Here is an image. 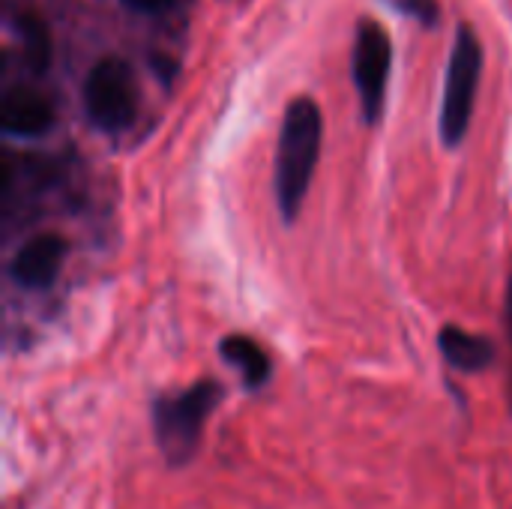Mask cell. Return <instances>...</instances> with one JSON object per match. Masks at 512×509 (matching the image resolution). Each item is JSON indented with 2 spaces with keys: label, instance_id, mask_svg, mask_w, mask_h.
<instances>
[{
  "label": "cell",
  "instance_id": "6da1fadb",
  "mask_svg": "<svg viewBox=\"0 0 512 509\" xmlns=\"http://www.w3.org/2000/svg\"><path fill=\"white\" fill-rule=\"evenodd\" d=\"M324 120L315 99L300 96L285 108L279 150H276V201L285 222H294L309 195L318 156H321Z\"/></svg>",
  "mask_w": 512,
  "mask_h": 509
},
{
  "label": "cell",
  "instance_id": "7a4b0ae2",
  "mask_svg": "<svg viewBox=\"0 0 512 509\" xmlns=\"http://www.w3.org/2000/svg\"><path fill=\"white\" fill-rule=\"evenodd\" d=\"M225 399L219 381H198L180 393H165L153 402V435L162 459L171 468H183L195 459L210 414Z\"/></svg>",
  "mask_w": 512,
  "mask_h": 509
},
{
  "label": "cell",
  "instance_id": "3957f363",
  "mask_svg": "<svg viewBox=\"0 0 512 509\" xmlns=\"http://www.w3.org/2000/svg\"><path fill=\"white\" fill-rule=\"evenodd\" d=\"M480 72H483V45L477 33L468 24H462L456 33L453 54H450L444 105H441V138L447 147H459L468 135Z\"/></svg>",
  "mask_w": 512,
  "mask_h": 509
},
{
  "label": "cell",
  "instance_id": "277c9868",
  "mask_svg": "<svg viewBox=\"0 0 512 509\" xmlns=\"http://www.w3.org/2000/svg\"><path fill=\"white\" fill-rule=\"evenodd\" d=\"M84 111L99 132H123L138 117V81L123 57H102L84 81Z\"/></svg>",
  "mask_w": 512,
  "mask_h": 509
},
{
  "label": "cell",
  "instance_id": "5b68a950",
  "mask_svg": "<svg viewBox=\"0 0 512 509\" xmlns=\"http://www.w3.org/2000/svg\"><path fill=\"white\" fill-rule=\"evenodd\" d=\"M390 63H393V45L387 30L375 18H363L357 24V39H354V84L366 123H378L384 114Z\"/></svg>",
  "mask_w": 512,
  "mask_h": 509
},
{
  "label": "cell",
  "instance_id": "8992f818",
  "mask_svg": "<svg viewBox=\"0 0 512 509\" xmlns=\"http://www.w3.org/2000/svg\"><path fill=\"white\" fill-rule=\"evenodd\" d=\"M69 255V243L60 234H39L30 237L12 258L9 276L24 291H48Z\"/></svg>",
  "mask_w": 512,
  "mask_h": 509
},
{
  "label": "cell",
  "instance_id": "52a82bcc",
  "mask_svg": "<svg viewBox=\"0 0 512 509\" xmlns=\"http://www.w3.org/2000/svg\"><path fill=\"white\" fill-rule=\"evenodd\" d=\"M57 114L48 96L33 87H9L0 102V126L6 135L15 138H39L54 126Z\"/></svg>",
  "mask_w": 512,
  "mask_h": 509
},
{
  "label": "cell",
  "instance_id": "ba28073f",
  "mask_svg": "<svg viewBox=\"0 0 512 509\" xmlns=\"http://www.w3.org/2000/svg\"><path fill=\"white\" fill-rule=\"evenodd\" d=\"M438 348L456 372H486L498 357L492 339L468 333L465 327L456 324H447L438 333Z\"/></svg>",
  "mask_w": 512,
  "mask_h": 509
},
{
  "label": "cell",
  "instance_id": "9c48e42d",
  "mask_svg": "<svg viewBox=\"0 0 512 509\" xmlns=\"http://www.w3.org/2000/svg\"><path fill=\"white\" fill-rule=\"evenodd\" d=\"M219 354L231 369L240 372V378L249 390H261L273 375V363H270L267 351L252 336H237V333L225 336L219 345Z\"/></svg>",
  "mask_w": 512,
  "mask_h": 509
},
{
  "label": "cell",
  "instance_id": "30bf717a",
  "mask_svg": "<svg viewBox=\"0 0 512 509\" xmlns=\"http://www.w3.org/2000/svg\"><path fill=\"white\" fill-rule=\"evenodd\" d=\"M12 27H15L21 63H24L33 75H45V72L51 69V60H54V45H51V30H48V24H45L36 12H18V15L12 18Z\"/></svg>",
  "mask_w": 512,
  "mask_h": 509
},
{
  "label": "cell",
  "instance_id": "8fae6325",
  "mask_svg": "<svg viewBox=\"0 0 512 509\" xmlns=\"http://www.w3.org/2000/svg\"><path fill=\"white\" fill-rule=\"evenodd\" d=\"M390 6L396 12H402V15L417 18L426 27L438 24V18H441V3L438 0H390Z\"/></svg>",
  "mask_w": 512,
  "mask_h": 509
},
{
  "label": "cell",
  "instance_id": "7c38bea8",
  "mask_svg": "<svg viewBox=\"0 0 512 509\" xmlns=\"http://www.w3.org/2000/svg\"><path fill=\"white\" fill-rule=\"evenodd\" d=\"M150 66L156 69V75L162 78V84H174V78H177V60L174 57H168V54H150Z\"/></svg>",
  "mask_w": 512,
  "mask_h": 509
},
{
  "label": "cell",
  "instance_id": "4fadbf2b",
  "mask_svg": "<svg viewBox=\"0 0 512 509\" xmlns=\"http://www.w3.org/2000/svg\"><path fill=\"white\" fill-rule=\"evenodd\" d=\"M129 9H135V12H147V15H159V12H168V9H174L180 0H123Z\"/></svg>",
  "mask_w": 512,
  "mask_h": 509
},
{
  "label": "cell",
  "instance_id": "5bb4252c",
  "mask_svg": "<svg viewBox=\"0 0 512 509\" xmlns=\"http://www.w3.org/2000/svg\"><path fill=\"white\" fill-rule=\"evenodd\" d=\"M507 330H510V339H512V282H510V291H507ZM510 408H512V387H510Z\"/></svg>",
  "mask_w": 512,
  "mask_h": 509
}]
</instances>
